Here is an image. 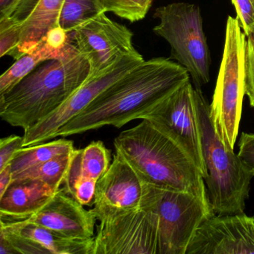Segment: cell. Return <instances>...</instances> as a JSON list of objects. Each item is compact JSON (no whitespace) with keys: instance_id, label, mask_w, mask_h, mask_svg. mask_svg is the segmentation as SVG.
I'll return each mask as SVG.
<instances>
[{"instance_id":"cell-19","label":"cell","mask_w":254,"mask_h":254,"mask_svg":"<svg viewBox=\"0 0 254 254\" xmlns=\"http://www.w3.org/2000/svg\"><path fill=\"white\" fill-rule=\"evenodd\" d=\"M75 45L73 43L64 50L53 48L44 38L36 47L17 59L12 66L0 77V95L15 87L25 77L35 70L41 64L54 59H60L69 54Z\"/></svg>"},{"instance_id":"cell-15","label":"cell","mask_w":254,"mask_h":254,"mask_svg":"<svg viewBox=\"0 0 254 254\" xmlns=\"http://www.w3.org/2000/svg\"><path fill=\"white\" fill-rule=\"evenodd\" d=\"M0 235L20 254H93V239H70L33 224L0 220Z\"/></svg>"},{"instance_id":"cell-12","label":"cell","mask_w":254,"mask_h":254,"mask_svg":"<svg viewBox=\"0 0 254 254\" xmlns=\"http://www.w3.org/2000/svg\"><path fill=\"white\" fill-rule=\"evenodd\" d=\"M186 254H254V216L242 212L206 218Z\"/></svg>"},{"instance_id":"cell-27","label":"cell","mask_w":254,"mask_h":254,"mask_svg":"<svg viewBox=\"0 0 254 254\" xmlns=\"http://www.w3.org/2000/svg\"><path fill=\"white\" fill-rule=\"evenodd\" d=\"M236 18L245 35L254 32V0H232Z\"/></svg>"},{"instance_id":"cell-25","label":"cell","mask_w":254,"mask_h":254,"mask_svg":"<svg viewBox=\"0 0 254 254\" xmlns=\"http://www.w3.org/2000/svg\"><path fill=\"white\" fill-rule=\"evenodd\" d=\"M41 0H0V20L22 23L29 18Z\"/></svg>"},{"instance_id":"cell-5","label":"cell","mask_w":254,"mask_h":254,"mask_svg":"<svg viewBox=\"0 0 254 254\" xmlns=\"http://www.w3.org/2000/svg\"><path fill=\"white\" fill-rule=\"evenodd\" d=\"M154 17L159 23L153 32L170 46V59L185 67L194 87L201 89L210 80L212 60L200 7L173 2L156 8Z\"/></svg>"},{"instance_id":"cell-9","label":"cell","mask_w":254,"mask_h":254,"mask_svg":"<svg viewBox=\"0 0 254 254\" xmlns=\"http://www.w3.org/2000/svg\"><path fill=\"white\" fill-rule=\"evenodd\" d=\"M71 34L72 43L90 67L88 78L111 71L125 56L136 53L133 34L124 25L102 13L84 22Z\"/></svg>"},{"instance_id":"cell-22","label":"cell","mask_w":254,"mask_h":254,"mask_svg":"<svg viewBox=\"0 0 254 254\" xmlns=\"http://www.w3.org/2000/svg\"><path fill=\"white\" fill-rule=\"evenodd\" d=\"M104 12L98 0H64L57 24L68 33H72L84 22Z\"/></svg>"},{"instance_id":"cell-3","label":"cell","mask_w":254,"mask_h":254,"mask_svg":"<svg viewBox=\"0 0 254 254\" xmlns=\"http://www.w3.org/2000/svg\"><path fill=\"white\" fill-rule=\"evenodd\" d=\"M118 151L141 181L188 191L208 199L204 180L190 156L148 120L123 130L114 139Z\"/></svg>"},{"instance_id":"cell-1","label":"cell","mask_w":254,"mask_h":254,"mask_svg":"<svg viewBox=\"0 0 254 254\" xmlns=\"http://www.w3.org/2000/svg\"><path fill=\"white\" fill-rule=\"evenodd\" d=\"M189 81L187 69L171 59L144 60L65 124L55 138L80 134L105 126L120 128L129 122L141 120Z\"/></svg>"},{"instance_id":"cell-17","label":"cell","mask_w":254,"mask_h":254,"mask_svg":"<svg viewBox=\"0 0 254 254\" xmlns=\"http://www.w3.org/2000/svg\"><path fill=\"white\" fill-rule=\"evenodd\" d=\"M58 191L38 180H14L0 197V215H30L48 203Z\"/></svg>"},{"instance_id":"cell-6","label":"cell","mask_w":254,"mask_h":254,"mask_svg":"<svg viewBox=\"0 0 254 254\" xmlns=\"http://www.w3.org/2000/svg\"><path fill=\"white\" fill-rule=\"evenodd\" d=\"M246 35L236 17L228 16L225 42L217 78L210 115L224 145L234 150L245 96V47Z\"/></svg>"},{"instance_id":"cell-10","label":"cell","mask_w":254,"mask_h":254,"mask_svg":"<svg viewBox=\"0 0 254 254\" xmlns=\"http://www.w3.org/2000/svg\"><path fill=\"white\" fill-rule=\"evenodd\" d=\"M195 87L189 81L159 102L141 120H148L172 138L206 175L195 106Z\"/></svg>"},{"instance_id":"cell-24","label":"cell","mask_w":254,"mask_h":254,"mask_svg":"<svg viewBox=\"0 0 254 254\" xmlns=\"http://www.w3.org/2000/svg\"><path fill=\"white\" fill-rule=\"evenodd\" d=\"M21 24L9 19L0 20V57L10 56L17 59Z\"/></svg>"},{"instance_id":"cell-11","label":"cell","mask_w":254,"mask_h":254,"mask_svg":"<svg viewBox=\"0 0 254 254\" xmlns=\"http://www.w3.org/2000/svg\"><path fill=\"white\" fill-rule=\"evenodd\" d=\"M143 61L142 55L136 51L125 56L107 73L87 78L62 106L47 118L24 131L23 147L38 145L55 139L56 133L65 124L78 115L101 93Z\"/></svg>"},{"instance_id":"cell-29","label":"cell","mask_w":254,"mask_h":254,"mask_svg":"<svg viewBox=\"0 0 254 254\" xmlns=\"http://www.w3.org/2000/svg\"><path fill=\"white\" fill-rule=\"evenodd\" d=\"M239 155L254 173V133L243 132L239 139Z\"/></svg>"},{"instance_id":"cell-26","label":"cell","mask_w":254,"mask_h":254,"mask_svg":"<svg viewBox=\"0 0 254 254\" xmlns=\"http://www.w3.org/2000/svg\"><path fill=\"white\" fill-rule=\"evenodd\" d=\"M245 94L254 108V32L247 35L245 41Z\"/></svg>"},{"instance_id":"cell-18","label":"cell","mask_w":254,"mask_h":254,"mask_svg":"<svg viewBox=\"0 0 254 254\" xmlns=\"http://www.w3.org/2000/svg\"><path fill=\"white\" fill-rule=\"evenodd\" d=\"M64 1L41 0L29 18L22 23L17 59L33 50L50 29L58 26V19Z\"/></svg>"},{"instance_id":"cell-13","label":"cell","mask_w":254,"mask_h":254,"mask_svg":"<svg viewBox=\"0 0 254 254\" xmlns=\"http://www.w3.org/2000/svg\"><path fill=\"white\" fill-rule=\"evenodd\" d=\"M142 181L118 151L96 187L92 208L97 221L136 210L140 207Z\"/></svg>"},{"instance_id":"cell-16","label":"cell","mask_w":254,"mask_h":254,"mask_svg":"<svg viewBox=\"0 0 254 254\" xmlns=\"http://www.w3.org/2000/svg\"><path fill=\"white\" fill-rule=\"evenodd\" d=\"M111 162V150L102 141H93L82 149H75L64 184V190L84 206H93L96 184Z\"/></svg>"},{"instance_id":"cell-21","label":"cell","mask_w":254,"mask_h":254,"mask_svg":"<svg viewBox=\"0 0 254 254\" xmlns=\"http://www.w3.org/2000/svg\"><path fill=\"white\" fill-rule=\"evenodd\" d=\"M72 153L73 151L58 156L39 166L14 175L13 181L20 179L38 180L48 184L58 191L60 190L62 184H64L72 160Z\"/></svg>"},{"instance_id":"cell-20","label":"cell","mask_w":254,"mask_h":254,"mask_svg":"<svg viewBox=\"0 0 254 254\" xmlns=\"http://www.w3.org/2000/svg\"><path fill=\"white\" fill-rule=\"evenodd\" d=\"M75 150L74 142L66 139L47 141L38 145L23 147L17 151L10 163L13 176Z\"/></svg>"},{"instance_id":"cell-31","label":"cell","mask_w":254,"mask_h":254,"mask_svg":"<svg viewBox=\"0 0 254 254\" xmlns=\"http://www.w3.org/2000/svg\"><path fill=\"white\" fill-rule=\"evenodd\" d=\"M0 254H18L11 243L1 235H0Z\"/></svg>"},{"instance_id":"cell-2","label":"cell","mask_w":254,"mask_h":254,"mask_svg":"<svg viewBox=\"0 0 254 254\" xmlns=\"http://www.w3.org/2000/svg\"><path fill=\"white\" fill-rule=\"evenodd\" d=\"M90 67L76 47L60 59L38 66L0 95V117L24 131L62 106L88 78Z\"/></svg>"},{"instance_id":"cell-28","label":"cell","mask_w":254,"mask_h":254,"mask_svg":"<svg viewBox=\"0 0 254 254\" xmlns=\"http://www.w3.org/2000/svg\"><path fill=\"white\" fill-rule=\"evenodd\" d=\"M23 148V136L11 135L0 139V171L11 163L19 150Z\"/></svg>"},{"instance_id":"cell-4","label":"cell","mask_w":254,"mask_h":254,"mask_svg":"<svg viewBox=\"0 0 254 254\" xmlns=\"http://www.w3.org/2000/svg\"><path fill=\"white\" fill-rule=\"evenodd\" d=\"M194 96L208 201L215 215L242 213L249 198L254 172L220 139L211 118L210 105L201 89L195 87Z\"/></svg>"},{"instance_id":"cell-14","label":"cell","mask_w":254,"mask_h":254,"mask_svg":"<svg viewBox=\"0 0 254 254\" xmlns=\"http://www.w3.org/2000/svg\"><path fill=\"white\" fill-rule=\"evenodd\" d=\"M0 220L35 224L79 240L93 239L97 221L92 209H86L64 188H61L48 203L34 213L17 217L0 215Z\"/></svg>"},{"instance_id":"cell-23","label":"cell","mask_w":254,"mask_h":254,"mask_svg":"<svg viewBox=\"0 0 254 254\" xmlns=\"http://www.w3.org/2000/svg\"><path fill=\"white\" fill-rule=\"evenodd\" d=\"M98 2L104 13L111 12L130 23H136L146 17L153 0H98Z\"/></svg>"},{"instance_id":"cell-8","label":"cell","mask_w":254,"mask_h":254,"mask_svg":"<svg viewBox=\"0 0 254 254\" xmlns=\"http://www.w3.org/2000/svg\"><path fill=\"white\" fill-rule=\"evenodd\" d=\"M93 254H162L158 217L139 209L96 226Z\"/></svg>"},{"instance_id":"cell-30","label":"cell","mask_w":254,"mask_h":254,"mask_svg":"<svg viewBox=\"0 0 254 254\" xmlns=\"http://www.w3.org/2000/svg\"><path fill=\"white\" fill-rule=\"evenodd\" d=\"M12 181V171H11V165L9 164L5 169L0 171V197L5 193Z\"/></svg>"},{"instance_id":"cell-7","label":"cell","mask_w":254,"mask_h":254,"mask_svg":"<svg viewBox=\"0 0 254 254\" xmlns=\"http://www.w3.org/2000/svg\"><path fill=\"white\" fill-rule=\"evenodd\" d=\"M139 208L158 217L162 254H186L196 230L215 215L206 197L144 182Z\"/></svg>"}]
</instances>
